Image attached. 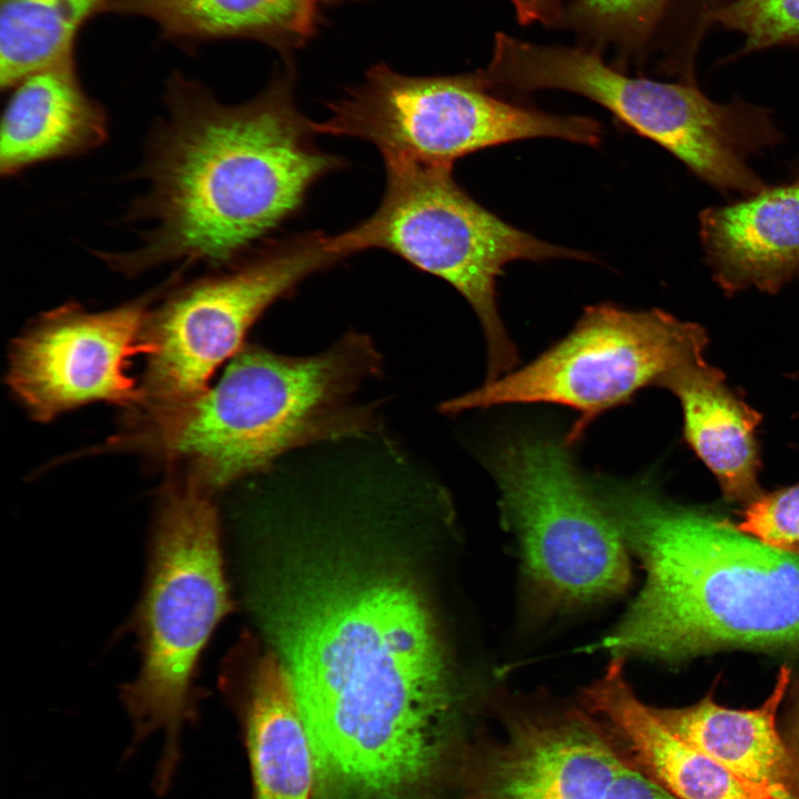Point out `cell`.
I'll list each match as a JSON object with an SVG mask.
<instances>
[{
    "label": "cell",
    "instance_id": "23",
    "mask_svg": "<svg viewBox=\"0 0 799 799\" xmlns=\"http://www.w3.org/2000/svg\"><path fill=\"white\" fill-rule=\"evenodd\" d=\"M715 26L744 37L741 48L729 60L799 44V0H730L706 16L705 31Z\"/></svg>",
    "mask_w": 799,
    "mask_h": 799
},
{
    "label": "cell",
    "instance_id": "8",
    "mask_svg": "<svg viewBox=\"0 0 799 799\" xmlns=\"http://www.w3.org/2000/svg\"><path fill=\"white\" fill-rule=\"evenodd\" d=\"M489 468L503 516L518 540L529 615L550 617L626 591L628 549L568 445L520 437L498 448Z\"/></svg>",
    "mask_w": 799,
    "mask_h": 799
},
{
    "label": "cell",
    "instance_id": "21",
    "mask_svg": "<svg viewBox=\"0 0 799 799\" xmlns=\"http://www.w3.org/2000/svg\"><path fill=\"white\" fill-rule=\"evenodd\" d=\"M110 0H0V85L73 55L74 39Z\"/></svg>",
    "mask_w": 799,
    "mask_h": 799
},
{
    "label": "cell",
    "instance_id": "22",
    "mask_svg": "<svg viewBox=\"0 0 799 799\" xmlns=\"http://www.w3.org/2000/svg\"><path fill=\"white\" fill-rule=\"evenodd\" d=\"M679 0H573L562 26L575 30L589 49L615 54L614 67L626 72L659 54L661 60ZM658 63V64H659Z\"/></svg>",
    "mask_w": 799,
    "mask_h": 799
},
{
    "label": "cell",
    "instance_id": "30",
    "mask_svg": "<svg viewBox=\"0 0 799 799\" xmlns=\"http://www.w3.org/2000/svg\"><path fill=\"white\" fill-rule=\"evenodd\" d=\"M796 554H799V552H798V553H796Z\"/></svg>",
    "mask_w": 799,
    "mask_h": 799
},
{
    "label": "cell",
    "instance_id": "12",
    "mask_svg": "<svg viewBox=\"0 0 799 799\" xmlns=\"http://www.w3.org/2000/svg\"><path fill=\"white\" fill-rule=\"evenodd\" d=\"M152 296L103 312L69 303L42 314L12 344L7 382L37 421L91 402L136 408L142 393L128 367L148 354Z\"/></svg>",
    "mask_w": 799,
    "mask_h": 799
},
{
    "label": "cell",
    "instance_id": "24",
    "mask_svg": "<svg viewBox=\"0 0 799 799\" xmlns=\"http://www.w3.org/2000/svg\"><path fill=\"white\" fill-rule=\"evenodd\" d=\"M736 526L770 546L798 553L799 483L762 493L747 505Z\"/></svg>",
    "mask_w": 799,
    "mask_h": 799
},
{
    "label": "cell",
    "instance_id": "3",
    "mask_svg": "<svg viewBox=\"0 0 799 799\" xmlns=\"http://www.w3.org/2000/svg\"><path fill=\"white\" fill-rule=\"evenodd\" d=\"M595 490L646 572L597 648L667 663L729 648H799V554L640 484Z\"/></svg>",
    "mask_w": 799,
    "mask_h": 799
},
{
    "label": "cell",
    "instance_id": "27",
    "mask_svg": "<svg viewBox=\"0 0 799 799\" xmlns=\"http://www.w3.org/2000/svg\"><path fill=\"white\" fill-rule=\"evenodd\" d=\"M783 739L790 757V792L793 799H799V697Z\"/></svg>",
    "mask_w": 799,
    "mask_h": 799
},
{
    "label": "cell",
    "instance_id": "1",
    "mask_svg": "<svg viewBox=\"0 0 799 799\" xmlns=\"http://www.w3.org/2000/svg\"><path fill=\"white\" fill-rule=\"evenodd\" d=\"M354 559L291 560L265 620L311 741L317 797L421 799L454 710L444 651L408 579Z\"/></svg>",
    "mask_w": 799,
    "mask_h": 799
},
{
    "label": "cell",
    "instance_id": "11",
    "mask_svg": "<svg viewBox=\"0 0 799 799\" xmlns=\"http://www.w3.org/2000/svg\"><path fill=\"white\" fill-rule=\"evenodd\" d=\"M343 257L332 236L306 233L172 293L148 316V363L135 408L140 418L173 409L205 392L216 368L243 348L249 328L265 309Z\"/></svg>",
    "mask_w": 799,
    "mask_h": 799
},
{
    "label": "cell",
    "instance_id": "2",
    "mask_svg": "<svg viewBox=\"0 0 799 799\" xmlns=\"http://www.w3.org/2000/svg\"><path fill=\"white\" fill-rule=\"evenodd\" d=\"M164 101L166 114L141 168L148 189L129 212L151 226L133 250L95 253L124 275L175 262H236L340 165L315 145L313 123L295 107L290 72L237 105L219 102L176 72Z\"/></svg>",
    "mask_w": 799,
    "mask_h": 799
},
{
    "label": "cell",
    "instance_id": "10",
    "mask_svg": "<svg viewBox=\"0 0 799 799\" xmlns=\"http://www.w3.org/2000/svg\"><path fill=\"white\" fill-rule=\"evenodd\" d=\"M707 343L700 325L664 311L596 304L585 310L567 336L533 362L444 402L439 409L453 415L508 404L562 405L577 413L564 438L570 446L604 412L704 361Z\"/></svg>",
    "mask_w": 799,
    "mask_h": 799
},
{
    "label": "cell",
    "instance_id": "6",
    "mask_svg": "<svg viewBox=\"0 0 799 799\" xmlns=\"http://www.w3.org/2000/svg\"><path fill=\"white\" fill-rule=\"evenodd\" d=\"M601 55L584 45L497 33L488 65L477 74L496 93L557 89L586 97L717 190L746 194L757 186L759 175L748 162L777 140L768 110L741 100L716 103L696 83L631 77Z\"/></svg>",
    "mask_w": 799,
    "mask_h": 799
},
{
    "label": "cell",
    "instance_id": "7",
    "mask_svg": "<svg viewBox=\"0 0 799 799\" xmlns=\"http://www.w3.org/2000/svg\"><path fill=\"white\" fill-rule=\"evenodd\" d=\"M386 188L378 208L334 235L345 257L381 249L438 276L475 311L487 345V381L517 363L516 347L499 316L496 284L513 261L591 260L586 252L542 241L477 203L454 179V164L386 161Z\"/></svg>",
    "mask_w": 799,
    "mask_h": 799
},
{
    "label": "cell",
    "instance_id": "18",
    "mask_svg": "<svg viewBox=\"0 0 799 799\" xmlns=\"http://www.w3.org/2000/svg\"><path fill=\"white\" fill-rule=\"evenodd\" d=\"M660 386L679 400L685 438L714 473L725 498L748 505L759 497L763 493L757 481L760 414L728 388L720 370L705 361L677 370Z\"/></svg>",
    "mask_w": 799,
    "mask_h": 799
},
{
    "label": "cell",
    "instance_id": "14",
    "mask_svg": "<svg viewBox=\"0 0 799 799\" xmlns=\"http://www.w3.org/2000/svg\"><path fill=\"white\" fill-rule=\"evenodd\" d=\"M700 239L726 293L778 292L799 274V182L708 208L700 214Z\"/></svg>",
    "mask_w": 799,
    "mask_h": 799
},
{
    "label": "cell",
    "instance_id": "19",
    "mask_svg": "<svg viewBox=\"0 0 799 799\" xmlns=\"http://www.w3.org/2000/svg\"><path fill=\"white\" fill-rule=\"evenodd\" d=\"M253 799H313L311 741L290 675L269 653L259 659L242 706Z\"/></svg>",
    "mask_w": 799,
    "mask_h": 799
},
{
    "label": "cell",
    "instance_id": "17",
    "mask_svg": "<svg viewBox=\"0 0 799 799\" xmlns=\"http://www.w3.org/2000/svg\"><path fill=\"white\" fill-rule=\"evenodd\" d=\"M790 681L782 667L765 702L755 709H731L709 694L684 708L651 707L678 738L708 756L762 799H793L790 757L776 725V715Z\"/></svg>",
    "mask_w": 799,
    "mask_h": 799
},
{
    "label": "cell",
    "instance_id": "26",
    "mask_svg": "<svg viewBox=\"0 0 799 799\" xmlns=\"http://www.w3.org/2000/svg\"><path fill=\"white\" fill-rule=\"evenodd\" d=\"M516 17L523 24L539 22L560 24L565 8L562 0H512Z\"/></svg>",
    "mask_w": 799,
    "mask_h": 799
},
{
    "label": "cell",
    "instance_id": "5",
    "mask_svg": "<svg viewBox=\"0 0 799 799\" xmlns=\"http://www.w3.org/2000/svg\"><path fill=\"white\" fill-rule=\"evenodd\" d=\"M210 496L188 478L166 489L138 610L141 668L122 689L133 728L130 749L154 732H163L153 779L159 795L170 788L180 763L182 729L196 719L193 680L198 661L232 607L218 513Z\"/></svg>",
    "mask_w": 799,
    "mask_h": 799
},
{
    "label": "cell",
    "instance_id": "13",
    "mask_svg": "<svg viewBox=\"0 0 799 799\" xmlns=\"http://www.w3.org/2000/svg\"><path fill=\"white\" fill-rule=\"evenodd\" d=\"M626 757L576 710L522 712L467 768L463 799H606Z\"/></svg>",
    "mask_w": 799,
    "mask_h": 799
},
{
    "label": "cell",
    "instance_id": "28",
    "mask_svg": "<svg viewBox=\"0 0 799 799\" xmlns=\"http://www.w3.org/2000/svg\"><path fill=\"white\" fill-rule=\"evenodd\" d=\"M311 1H312V4L314 6V8L316 9L317 3H318L320 1H322V0H311Z\"/></svg>",
    "mask_w": 799,
    "mask_h": 799
},
{
    "label": "cell",
    "instance_id": "25",
    "mask_svg": "<svg viewBox=\"0 0 799 799\" xmlns=\"http://www.w3.org/2000/svg\"><path fill=\"white\" fill-rule=\"evenodd\" d=\"M606 799H678L627 758L614 779Z\"/></svg>",
    "mask_w": 799,
    "mask_h": 799
},
{
    "label": "cell",
    "instance_id": "29",
    "mask_svg": "<svg viewBox=\"0 0 799 799\" xmlns=\"http://www.w3.org/2000/svg\"><path fill=\"white\" fill-rule=\"evenodd\" d=\"M796 181H798V182H799V169H798V175H797V180H796Z\"/></svg>",
    "mask_w": 799,
    "mask_h": 799
},
{
    "label": "cell",
    "instance_id": "9",
    "mask_svg": "<svg viewBox=\"0 0 799 799\" xmlns=\"http://www.w3.org/2000/svg\"><path fill=\"white\" fill-rule=\"evenodd\" d=\"M316 133L371 142L386 161L454 162L473 152L532 138L595 146L603 128L584 115H556L498 97L477 73L408 77L378 64L330 104Z\"/></svg>",
    "mask_w": 799,
    "mask_h": 799
},
{
    "label": "cell",
    "instance_id": "16",
    "mask_svg": "<svg viewBox=\"0 0 799 799\" xmlns=\"http://www.w3.org/2000/svg\"><path fill=\"white\" fill-rule=\"evenodd\" d=\"M11 89L1 120L2 176L85 153L107 141L108 115L81 87L73 55L31 73Z\"/></svg>",
    "mask_w": 799,
    "mask_h": 799
},
{
    "label": "cell",
    "instance_id": "20",
    "mask_svg": "<svg viewBox=\"0 0 799 799\" xmlns=\"http://www.w3.org/2000/svg\"><path fill=\"white\" fill-rule=\"evenodd\" d=\"M104 11L150 19L169 39L287 43L310 36L316 9L311 0H110Z\"/></svg>",
    "mask_w": 799,
    "mask_h": 799
},
{
    "label": "cell",
    "instance_id": "4",
    "mask_svg": "<svg viewBox=\"0 0 799 799\" xmlns=\"http://www.w3.org/2000/svg\"><path fill=\"white\" fill-rule=\"evenodd\" d=\"M378 364L358 334L305 357L246 346L213 387L145 422L139 443L186 464L188 478L212 494L292 448L367 431L372 408L355 394Z\"/></svg>",
    "mask_w": 799,
    "mask_h": 799
},
{
    "label": "cell",
    "instance_id": "15",
    "mask_svg": "<svg viewBox=\"0 0 799 799\" xmlns=\"http://www.w3.org/2000/svg\"><path fill=\"white\" fill-rule=\"evenodd\" d=\"M614 657L586 687V710L604 719L625 757L678 799H762L721 765L672 734L634 694Z\"/></svg>",
    "mask_w": 799,
    "mask_h": 799
}]
</instances>
